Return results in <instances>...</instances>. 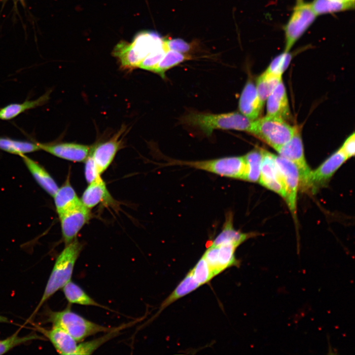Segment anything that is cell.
<instances>
[{
	"mask_svg": "<svg viewBox=\"0 0 355 355\" xmlns=\"http://www.w3.org/2000/svg\"><path fill=\"white\" fill-rule=\"evenodd\" d=\"M40 331L51 341L59 354L75 355L78 342L65 330L53 326L50 330L41 329Z\"/></svg>",
	"mask_w": 355,
	"mask_h": 355,
	"instance_id": "ac0fdd59",
	"label": "cell"
},
{
	"mask_svg": "<svg viewBox=\"0 0 355 355\" xmlns=\"http://www.w3.org/2000/svg\"><path fill=\"white\" fill-rule=\"evenodd\" d=\"M112 199L101 176L89 183L80 199L83 205L90 210L103 202L111 203Z\"/></svg>",
	"mask_w": 355,
	"mask_h": 355,
	"instance_id": "e0dca14e",
	"label": "cell"
},
{
	"mask_svg": "<svg viewBox=\"0 0 355 355\" xmlns=\"http://www.w3.org/2000/svg\"><path fill=\"white\" fill-rule=\"evenodd\" d=\"M85 161V177L88 183H90L101 175L98 174L94 160L90 154Z\"/></svg>",
	"mask_w": 355,
	"mask_h": 355,
	"instance_id": "8d00e7d4",
	"label": "cell"
},
{
	"mask_svg": "<svg viewBox=\"0 0 355 355\" xmlns=\"http://www.w3.org/2000/svg\"><path fill=\"white\" fill-rule=\"evenodd\" d=\"M252 236L253 233H245L236 230L233 224V214L229 212L226 214L221 231L211 245L216 246L223 243H232L238 247Z\"/></svg>",
	"mask_w": 355,
	"mask_h": 355,
	"instance_id": "ffe728a7",
	"label": "cell"
},
{
	"mask_svg": "<svg viewBox=\"0 0 355 355\" xmlns=\"http://www.w3.org/2000/svg\"><path fill=\"white\" fill-rule=\"evenodd\" d=\"M310 5L317 16L350 10L355 7V3L339 0H313Z\"/></svg>",
	"mask_w": 355,
	"mask_h": 355,
	"instance_id": "4316f807",
	"label": "cell"
},
{
	"mask_svg": "<svg viewBox=\"0 0 355 355\" xmlns=\"http://www.w3.org/2000/svg\"><path fill=\"white\" fill-rule=\"evenodd\" d=\"M355 134L354 132L345 140L342 146L339 149L348 159L355 154Z\"/></svg>",
	"mask_w": 355,
	"mask_h": 355,
	"instance_id": "74e56055",
	"label": "cell"
},
{
	"mask_svg": "<svg viewBox=\"0 0 355 355\" xmlns=\"http://www.w3.org/2000/svg\"><path fill=\"white\" fill-rule=\"evenodd\" d=\"M167 165L187 166L222 177L242 180L246 166L244 156L226 157L196 161L171 160Z\"/></svg>",
	"mask_w": 355,
	"mask_h": 355,
	"instance_id": "5b68a950",
	"label": "cell"
},
{
	"mask_svg": "<svg viewBox=\"0 0 355 355\" xmlns=\"http://www.w3.org/2000/svg\"><path fill=\"white\" fill-rule=\"evenodd\" d=\"M292 57L289 51H284L273 59L265 71L273 75L282 76L289 65Z\"/></svg>",
	"mask_w": 355,
	"mask_h": 355,
	"instance_id": "1f68e13d",
	"label": "cell"
},
{
	"mask_svg": "<svg viewBox=\"0 0 355 355\" xmlns=\"http://www.w3.org/2000/svg\"><path fill=\"white\" fill-rule=\"evenodd\" d=\"M38 184L50 195L54 197L58 185L49 174L36 162L25 154L20 156Z\"/></svg>",
	"mask_w": 355,
	"mask_h": 355,
	"instance_id": "d6986e66",
	"label": "cell"
},
{
	"mask_svg": "<svg viewBox=\"0 0 355 355\" xmlns=\"http://www.w3.org/2000/svg\"><path fill=\"white\" fill-rule=\"evenodd\" d=\"M347 160L339 149L335 152L317 169L311 171L307 188L315 189L324 185Z\"/></svg>",
	"mask_w": 355,
	"mask_h": 355,
	"instance_id": "4fadbf2b",
	"label": "cell"
},
{
	"mask_svg": "<svg viewBox=\"0 0 355 355\" xmlns=\"http://www.w3.org/2000/svg\"><path fill=\"white\" fill-rule=\"evenodd\" d=\"M282 80V76L264 71L257 79L256 89L259 98L264 105L269 96Z\"/></svg>",
	"mask_w": 355,
	"mask_h": 355,
	"instance_id": "f546056e",
	"label": "cell"
},
{
	"mask_svg": "<svg viewBox=\"0 0 355 355\" xmlns=\"http://www.w3.org/2000/svg\"><path fill=\"white\" fill-rule=\"evenodd\" d=\"M62 289L66 298L71 304L93 306L108 309L97 302L79 286L71 281L67 283Z\"/></svg>",
	"mask_w": 355,
	"mask_h": 355,
	"instance_id": "603a6c76",
	"label": "cell"
},
{
	"mask_svg": "<svg viewBox=\"0 0 355 355\" xmlns=\"http://www.w3.org/2000/svg\"><path fill=\"white\" fill-rule=\"evenodd\" d=\"M168 48L165 42L164 46L157 49L148 54L141 62L139 68L152 71L157 64L163 58Z\"/></svg>",
	"mask_w": 355,
	"mask_h": 355,
	"instance_id": "836d02e7",
	"label": "cell"
},
{
	"mask_svg": "<svg viewBox=\"0 0 355 355\" xmlns=\"http://www.w3.org/2000/svg\"><path fill=\"white\" fill-rule=\"evenodd\" d=\"M83 248L76 238L67 244L56 258L43 294L34 313L50 297L71 281L75 262Z\"/></svg>",
	"mask_w": 355,
	"mask_h": 355,
	"instance_id": "7a4b0ae2",
	"label": "cell"
},
{
	"mask_svg": "<svg viewBox=\"0 0 355 355\" xmlns=\"http://www.w3.org/2000/svg\"><path fill=\"white\" fill-rule=\"evenodd\" d=\"M124 130V128H122L109 140L100 143L92 148L90 154L100 175L108 168L116 154L121 148L122 140L120 138Z\"/></svg>",
	"mask_w": 355,
	"mask_h": 355,
	"instance_id": "8fae6325",
	"label": "cell"
},
{
	"mask_svg": "<svg viewBox=\"0 0 355 355\" xmlns=\"http://www.w3.org/2000/svg\"><path fill=\"white\" fill-rule=\"evenodd\" d=\"M275 159L285 186V200L289 210L294 215L296 210L297 191L300 184L298 170L293 162L285 158L275 155Z\"/></svg>",
	"mask_w": 355,
	"mask_h": 355,
	"instance_id": "ba28073f",
	"label": "cell"
},
{
	"mask_svg": "<svg viewBox=\"0 0 355 355\" xmlns=\"http://www.w3.org/2000/svg\"><path fill=\"white\" fill-rule=\"evenodd\" d=\"M261 152L262 158L258 181L262 185L279 194L285 199V186L276 164L275 155L264 149H261Z\"/></svg>",
	"mask_w": 355,
	"mask_h": 355,
	"instance_id": "30bf717a",
	"label": "cell"
},
{
	"mask_svg": "<svg viewBox=\"0 0 355 355\" xmlns=\"http://www.w3.org/2000/svg\"><path fill=\"white\" fill-rule=\"evenodd\" d=\"M215 247L216 260L219 274L228 267L239 264L235 256L237 246L232 243H223Z\"/></svg>",
	"mask_w": 355,
	"mask_h": 355,
	"instance_id": "484cf974",
	"label": "cell"
},
{
	"mask_svg": "<svg viewBox=\"0 0 355 355\" xmlns=\"http://www.w3.org/2000/svg\"><path fill=\"white\" fill-rule=\"evenodd\" d=\"M22 3H24V0H20Z\"/></svg>",
	"mask_w": 355,
	"mask_h": 355,
	"instance_id": "60d3db41",
	"label": "cell"
},
{
	"mask_svg": "<svg viewBox=\"0 0 355 355\" xmlns=\"http://www.w3.org/2000/svg\"><path fill=\"white\" fill-rule=\"evenodd\" d=\"M189 56L175 51L168 50L157 64L152 72L165 78V72L171 68L184 61L190 59Z\"/></svg>",
	"mask_w": 355,
	"mask_h": 355,
	"instance_id": "4dcf8cb0",
	"label": "cell"
},
{
	"mask_svg": "<svg viewBox=\"0 0 355 355\" xmlns=\"http://www.w3.org/2000/svg\"><path fill=\"white\" fill-rule=\"evenodd\" d=\"M266 110L268 116L285 121L291 117L288 98L282 80L267 99Z\"/></svg>",
	"mask_w": 355,
	"mask_h": 355,
	"instance_id": "9a60e30c",
	"label": "cell"
},
{
	"mask_svg": "<svg viewBox=\"0 0 355 355\" xmlns=\"http://www.w3.org/2000/svg\"><path fill=\"white\" fill-rule=\"evenodd\" d=\"M50 92H46L35 100L26 101L22 103H13L0 109V119L8 120L19 115L25 111L41 106L49 99Z\"/></svg>",
	"mask_w": 355,
	"mask_h": 355,
	"instance_id": "7402d4cb",
	"label": "cell"
},
{
	"mask_svg": "<svg viewBox=\"0 0 355 355\" xmlns=\"http://www.w3.org/2000/svg\"><path fill=\"white\" fill-rule=\"evenodd\" d=\"M165 39L157 32L143 31L138 33L131 45L138 63V68L142 60L152 51L164 46Z\"/></svg>",
	"mask_w": 355,
	"mask_h": 355,
	"instance_id": "5bb4252c",
	"label": "cell"
},
{
	"mask_svg": "<svg viewBox=\"0 0 355 355\" xmlns=\"http://www.w3.org/2000/svg\"><path fill=\"white\" fill-rule=\"evenodd\" d=\"M91 217L90 210L81 203L59 216L63 238L66 245L76 238L77 235Z\"/></svg>",
	"mask_w": 355,
	"mask_h": 355,
	"instance_id": "9c48e42d",
	"label": "cell"
},
{
	"mask_svg": "<svg viewBox=\"0 0 355 355\" xmlns=\"http://www.w3.org/2000/svg\"><path fill=\"white\" fill-rule=\"evenodd\" d=\"M243 156L246 164L243 180L253 182L258 181L262 158L261 149L252 150Z\"/></svg>",
	"mask_w": 355,
	"mask_h": 355,
	"instance_id": "d4e9b609",
	"label": "cell"
},
{
	"mask_svg": "<svg viewBox=\"0 0 355 355\" xmlns=\"http://www.w3.org/2000/svg\"><path fill=\"white\" fill-rule=\"evenodd\" d=\"M0 149L19 156L40 150L37 142L0 137Z\"/></svg>",
	"mask_w": 355,
	"mask_h": 355,
	"instance_id": "f1b7e54d",
	"label": "cell"
},
{
	"mask_svg": "<svg viewBox=\"0 0 355 355\" xmlns=\"http://www.w3.org/2000/svg\"><path fill=\"white\" fill-rule=\"evenodd\" d=\"M182 122L210 136L216 129L235 130L250 134L253 120L238 112L220 114L192 112L185 115Z\"/></svg>",
	"mask_w": 355,
	"mask_h": 355,
	"instance_id": "6da1fadb",
	"label": "cell"
},
{
	"mask_svg": "<svg viewBox=\"0 0 355 355\" xmlns=\"http://www.w3.org/2000/svg\"><path fill=\"white\" fill-rule=\"evenodd\" d=\"M263 104L256 91L255 85L248 80L242 92L239 101L241 113L252 120L259 117Z\"/></svg>",
	"mask_w": 355,
	"mask_h": 355,
	"instance_id": "2e32d148",
	"label": "cell"
},
{
	"mask_svg": "<svg viewBox=\"0 0 355 355\" xmlns=\"http://www.w3.org/2000/svg\"><path fill=\"white\" fill-rule=\"evenodd\" d=\"M296 130L284 120L266 115L253 120L250 134L277 151L292 138Z\"/></svg>",
	"mask_w": 355,
	"mask_h": 355,
	"instance_id": "277c9868",
	"label": "cell"
},
{
	"mask_svg": "<svg viewBox=\"0 0 355 355\" xmlns=\"http://www.w3.org/2000/svg\"><path fill=\"white\" fill-rule=\"evenodd\" d=\"M190 271L200 286L208 283L214 277L208 263L203 256Z\"/></svg>",
	"mask_w": 355,
	"mask_h": 355,
	"instance_id": "d6a6232c",
	"label": "cell"
},
{
	"mask_svg": "<svg viewBox=\"0 0 355 355\" xmlns=\"http://www.w3.org/2000/svg\"><path fill=\"white\" fill-rule=\"evenodd\" d=\"M40 149L57 157L72 161H85L92 148L88 145L75 142L42 143L37 142Z\"/></svg>",
	"mask_w": 355,
	"mask_h": 355,
	"instance_id": "7c38bea8",
	"label": "cell"
},
{
	"mask_svg": "<svg viewBox=\"0 0 355 355\" xmlns=\"http://www.w3.org/2000/svg\"><path fill=\"white\" fill-rule=\"evenodd\" d=\"M53 197L59 216L82 203L71 185L69 178L61 187L58 188Z\"/></svg>",
	"mask_w": 355,
	"mask_h": 355,
	"instance_id": "44dd1931",
	"label": "cell"
},
{
	"mask_svg": "<svg viewBox=\"0 0 355 355\" xmlns=\"http://www.w3.org/2000/svg\"><path fill=\"white\" fill-rule=\"evenodd\" d=\"M133 323L123 324L117 327L113 328L106 332V334L97 339L82 342L77 345L75 355H91L103 344L114 338L119 334L120 331Z\"/></svg>",
	"mask_w": 355,
	"mask_h": 355,
	"instance_id": "83f0119b",
	"label": "cell"
},
{
	"mask_svg": "<svg viewBox=\"0 0 355 355\" xmlns=\"http://www.w3.org/2000/svg\"><path fill=\"white\" fill-rule=\"evenodd\" d=\"M317 15L310 3L296 4L284 27V51H290L297 40L315 21Z\"/></svg>",
	"mask_w": 355,
	"mask_h": 355,
	"instance_id": "8992f818",
	"label": "cell"
},
{
	"mask_svg": "<svg viewBox=\"0 0 355 355\" xmlns=\"http://www.w3.org/2000/svg\"><path fill=\"white\" fill-rule=\"evenodd\" d=\"M8 319L4 317L0 316V322H8Z\"/></svg>",
	"mask_w": 355,
	"mask_h": 355,
	"instance_id": "f35d334b",
	"label": "cell"
},
{
	"mask_svg": "<svg viewBox=\"0 0 355 355\" xmlns=\"http://www.w3.org/2000/svg\"><path fill=\"white\" fill-rule=\"evenodd\" d=\"M40 338V337L35 334H32L24 337H19L18 335L17 332L5 339L0 340V355L5 353L12 348L21 344H23L32 340Z\"/></svg>",
	"mask_w": 355,
	"mask_h": 355,
	"instance_id": "e575fe53",
	"label": "cell"
},
{
	"mask_svg": "<svg viewBox=\"0 0 355 355\" xmlns=\"http://www.w3.org/2000/svg\"><path fill=\"white\" fill-rule=\"evenodd\" d=\"M296 4H300L304 2L303 0H296Z\"/></svg>",
	"mask_w": 355,
	"mask_h": 355,
	"instance_id": "ab89813d",
	"label": "cell"
},
{
	"mask_svg": "<svg viewBox=\"0 0 355 355\" xmlns=\"http://www.w3.org/2000/svg\"><path fill=\"white\" fill-rule=\"evenodd\" d=\"M200 286L190 270L174 290L161 304L157 314L175 301L195 290Z\"/></svg>",
	"mask_w": 355,
	"mask_h": 355,
	"instance_id": "cb8c5ba5",
	"label": "cell"
},
{
	"mask_svg": "<svg viewBox=\"0 0 355 355\" xmlns=\"http://www.w3.org/2000/svg\"><path fill=\"white\" fill-rule=\"evenodd\" d=\"M48 316V320L53 326L63 329L77 342L98 333H106L113 328L90 321L70 308L61 311L51 312Z\"/></svg>",
	"mask_w": 355,
	"mask_h": 355,
	"instance_id": "3957f363",
	"label": "cell"
},
{
	"mask_svg": "<svg viewBox=\"0 0 355 355\" xmlns=\"http://www.w3.org/2000/svg\"><path fill=\"white\" fill-rule=\"evenodd\" d=\"M166 43L169 50L183 54L188 52L190 49V44L180 38L166 39Z\"/></svg>",
	"mask_w": 355,
	"mask_h": 355,
	"instance_id": "d590c367",
	"label": "cell"
},
{
	"mask_svg": "<svg viewBox=\"0 0 355 355\" xmlns=\"http://www.w3.org/2000/svg\"><path fill=\"white\" fill-rule=\"evenodd\" d=\"M277 151L279 156L293 162L297 167L300 176V183L307 188L311 170L308 165L304 152L303 144L299 131L297 129L292 138Z\"/></svg>",
	"mask_w": 355,
	"mask_h": 355,
	"instance_id": "52a82bcc",
	"label": "cell"
}]
</instances>
